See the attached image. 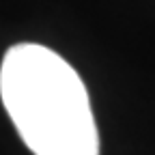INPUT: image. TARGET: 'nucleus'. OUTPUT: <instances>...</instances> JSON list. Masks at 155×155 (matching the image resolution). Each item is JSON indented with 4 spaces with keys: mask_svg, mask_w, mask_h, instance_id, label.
<instances>
[{
    "mask_svg": "<svg viewBox=\"0 0 155 155\" xmlns=\"http://www.w3.org/2000/svg\"><path fill=\"white\" fill-rule=\"evenodd\" d=\"M0 95L35 155H99L86 86L56 52L37 43L9 48L0 67Z\"/></svg>",
    "mask_w": 155,
    "mask_h": 155,
    "instance_id": "nucleus-1",
    "label": "nucleus"
}]
</instances>
